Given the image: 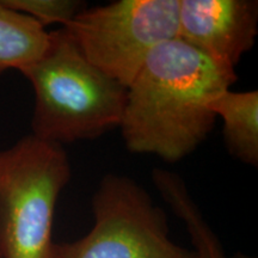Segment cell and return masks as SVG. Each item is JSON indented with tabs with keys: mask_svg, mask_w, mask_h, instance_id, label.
Segmentation results:
<instances>
[{
	"mask_svg": "<svg viewBox=\"0 0 258 258\" xmlns=\"http://www.w3.org/2000/svg\"><path fill=\"white\" fill-rule=\"evenodd\" d=\"M237 82L185 42L175 38L154 48L133 82L120 124L125 147L167 163L188 157L211 133L212 104Z\"/></svg>",
	"mask_w": 258,
	"mask_h": 258,
	"instance_id": "obj_1",
	"label": "cell"
},
{
	"mask_svg": "<svg viewBox=\"0 0 258 258\" xmlns=\"http://www.w3.org/2000/svg\"><path fill=\"white\" fill-rule=\"evenodd\" d=\"M22 74L35 93V137L63 146L120 127L127 88L90 62L66 28L49 32L43 55Z\"/></svg>",
	"mask_w": 258,
	"mask_h": 258,
	"instance_id": "obj_2",
	"label": "cell"
},
{
	"mask_svg": "<svg viewBox=\"0 0 258 258\" xmlns=\"http://www.w3.org/2000/svg\"><path fill=\"white\" fill-rule=\"evenodd\" d=\"M72 171L60 145L29 134L0 150L3 258H61L54 213Z\"/></svg>",
	"mask_w": 258,
	"mask_h": 258,
	"instance_id": "obj_3",
	"label": "cell"
},
{
	"mask_svg": "<svg viewBox=\"0 0 258 258\" xmlns=\"http://www.w3.org/2000/svg\"><path fill=\"white\" fill-rule=\"evenodd\" d=\"M179 0H118L67 25L84 56L128 88L154 48L178 36Z\"/></svg>",
	"mask_w": 258,
	"mask_h": 258,
	"instance_id": "obj_4",
	"label": "cell"
},
{
	"mask_svg": "<svg viewBox=\"0 0 258 258\" xmlns=\"http://www.w3.org/2000/svg\"><path fill=\"white\" fill-rule=\"evenodd\" d=\"M91 205L93 227L78 240L59 244L61 258H195L170 239L165 213L131 177H103Z\"/></svg>",
	"mask_w": 258,
	"mask_h": 258,
	"instance_id": "obj_5",
	"label": "cell"
},
{
	"mask_svg": "<svg viewBox=\"0 0 258 258\" xmlns=\"http://www.w3.org/2000/svg\"><path fill=\"white\" fill-rule=\"evenodd\" d=\"M257 32L253 0H179L177 38L227 72L252 49Z\"/></svg>",
	"mask_w": 258,
	"mask_h": 258,
	"instance_id": "obj_6",
	"label": "cell"
},
{
	"mask_svg": "<svg viewBox=\"0 0 258 258\" xmlns=\"http://www.w3.org/2000/svg\"><path fill=\"white\" fill-rule=\"evenodd\" d=\"M212 111L221 118L226 146L237 159L258 164V92L227 90L213 102Z\"/></svg>",
	"mask_w": 258,
	"mask_h": 258,
	"instance_id": "obj_7",
	"label": "cell"
},
{
	"mask_svg": "<svg viewBox=\"0 0 258 258\" xmlns=\"http://www.w3.org/2000/svg\"><path fill=\"white\" fill-rule=\"evenodd\" d=\"M49 43V32L34 18L0 2V73L23 72L36 62Z\"/></svg>",
	"mask_w": 258,
	"mask_h": 258,
	"instance_id": "obj_8",
	"label": "cell"
},
{
	"mask_svg": "<svg viewBox=\"0 0 258 258\" xmlns=\"http://www.w3.org/2000/svg\"><path fill=\"white\" fill-rule=\"evenodd\" d=\"M152 179L176 215L185 222L195 246V258H226L217 237L190 198L183 179L171 171L160 169L153 171Z\"/></svg>",
	"mask_w": 258,
	"mask_h": 258,
	"instance_id": "obj_9",
	"label": "cell"
},
{
	"mask_svg": "<svg viewBox=\"0 0 258 258\" xmlns=\"http://www.w3.org/2000/svg\"><path fill=\"white\" fill-rule=\"evenodd\" d=\"M5 6L34 18L42 27L61 24L66 28L84 9L79 0H0Z\"/></svg>",
	"mask_w": 258,
	"mask_h": 258,
	"instance_id": "obj_10",
	"label": "cell"
},
{
	"mask_svg": "<svg viewBox=\"0 0 258 258\" xmlns=\"http://www.w3.org/2000/svg\"><path fill=\"white\" fill-rule=\"evenodd\" d=\"M233 258H252V257H247V256H244V254H238V256H235Z\"/></svg>",
	"mask_w": 258,
	"mask_h": 258,
	"instance_id": "obj_11",
	"label": "cell"
},
{
	"mask_svg": "<svg viewBox=\"0 0 258 258\" xmlns=\"http://www.w3.org/2000/svg\"><path fill=\"white\" fill-rule=\"evenodd\" d=\"M0 258H3V254H2V250H0Z\"/></svg>",
	"mask_w": 258,
	"mask_h": 258,
	"instance_id": "obj_12",
	"label": "cell"
}]
</instances>
